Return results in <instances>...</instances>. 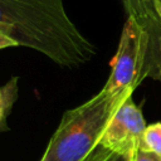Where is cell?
Returning a JSON list of instances; mask_svg holds the SVG:
<instances>
[{"mask_svg":"<svg viewBox=\"0 0 161 161\" xmlns=\"http://www.w3.org/2000/svg\"><path fill=\"white\" fill-rule=\"evenodd\" d=\"M145 128L142 111L130 96L114 111L101 137L99 146L132 158L142 146Z\"/></svg>","mask_w":161,"mask_h":161,"instance_id":"4","label":"cell"},{"mask_svg":"<svg viewBox=\"0 0 161 161\" xmlns=\"http://www.w3.org/2000/svg\"><path fill=\"white\" fill-rule=\"evenodd\" d=\"M0 30L64 68L83 65L97 53L68 16L63 0H0Z\"/></svg>","mask_w":161,"mask_h":161,"instance_id":"1","label":"cell"},{"mask_svg":"<svg viewBox=\"0 0 161 161\" xmlns=\"http://www.w3.org/2000/svg\"><path fill=\"white\" fill-rule=\"evenodd\" d=\"M14 47H19V44L14 39H11L9 35H6L4 31L0 30V50L6 48H14Z\"/></svg>","mask_w":161,"mask_h":161,"instance_id":"11","label":"cell"},{"mask_svg":"<svg viewBox=\"0 0 161 161\" xmlns=\"http://www.w3.org/2000/svg\"><path fill=\"white\" fill-rule=\"evenodd\" d=\"M132 96L101 89L91 99L64 112L40 161H86L98 147L117 107Z\"/></svg>","mask_w":161,"mask_h":161,"instance_id":"2","label":"cell"},{"mask_svg":"<svg viewBox=\"0 0 161 161\" xmlns=\"http://www.w3.org/2000/svg\"><path fill=\"white\" fill-rule=\"evenodd\" d=\"M127 16L140 19L143 14L152 8V0H121Z\"/></svg>","mask_w":161,"mask_h":161,"instance_id":"8","label":"cell"},{"mask_svg":"<svg viewBox=\"0 0 161 161\" xmlns=\"http://www.w3.org/2000/svg\"><path fill=\"white\" fill-rule=\"evenodd\" d=\"M86 161H131V158L98 145V147L92 152V155Z\"/></svg>","mask_w":161,"mask_h":161,"instance_id":"9","label":"cell"},{"mask_svg":"<svg viewBox=\"0 0 161 161\" xmlns=\"http://www.w3.org/2000/svg\"><path fill=\"white\" fill-rule=\"evenodd\" d=\"M142 150L161 156V122L147 125L142 136Z\"/></svg>","mask_w":161,"mask_h":161,"instance_id":"7","label":"cell"},{"mask_svg":"<svg viewBox=\"0 0 161 161\" xmlns=\"http://www.w3.org/2000/svg\"><path fill=\"white\" fill-rule=\"evenodd\" d=\"M136 20L142 26L141 80L152 78L161 82V21L153 8Z\"/></svg>","mask_w":161,"mask_h":161,"instance_id":"5","label":"cell"},{"mask_svg":"<svg viewBox=\"0 0 161 161\" xmlns=\"http://www.w3.org/2000/svg\"><path fill=\"white\" fill-rule=\"evenodd\" d=\"M131 161H161V156H158V155H156L153 152L138 148L135 152V155L132 156Z\"/></svg>","mask_w":161,"mask_h":161,"instance_id":"10","label":"cell"},{"mask_svg":"<svg viewBox=\"0 0 161 161\" xmlns=\"http://www.w3.org/2000/svg\"><path fill=\"white\" fill-rule=\"evenodd\" d=\"M111 65V74L103 89L113 94L133 93L142 82V26L136 19L127 16Z\"/></svg>","mask_w":161,"mask_h":161,"instance_id":"3","label":"cell"},{"mask_svg":"<svg viewBox=\"0 0 161 161\" xmlns=\"http://www.w3.org/2000/svg\"><path fill=\"white\" fill-rule=\"evenodd\" d=\"M18 77H11L0 88V132L8 130V117L18 98Z\"/></svg>","mask_w":161,"mask_h":161,"instance_id":"6","label":"cell"},{"mask_svg":"<svg viewBox=\"0 0 161 161\" xmlns=\"http://www.w3.org/2000/svg\"><path fill=\"white\" fill-rule=\"evenodd\" d=\"M152 8L161 21V0H152Z\"/></svg>","mask_w":161,"mask_h":161,"instance_id":"12","label":"cell"}]
</instances>
